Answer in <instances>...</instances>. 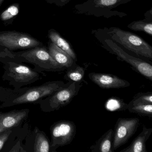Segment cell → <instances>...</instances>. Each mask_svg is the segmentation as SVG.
Listing matches in <instances>:
<instances>
[{
	"mask_svg": "<svg viewBox=\"0 0 152 152\" xmlns=\"http://www.w3.org/2000/svg\"><path fill=\"white\" fill-rule=\"evenodd\" d=\"M66 83L60 80L47 82L39 86L25 87L15 90V92L0 105V108L11 107L24 104H39Z\"/></svg>",
	"mask_w": 152,
	"mask_h": 152,
	"instance_id": "obj_1",
	"label": "cell"
},
{
	"mask_svg": "<svg viewBox=\"0 0 152 152\" xmlns=\"http://www.w3.org/2000/svg\"><path fill=\"white\" fill-rule=\"evenodd\" d=\"M2 79L8 82L14 89L18 90L32 84L42 79V73L20 63L10 62L4 64Z\"/></svg>",
	"mask_w": 152,
	"mask_h": 152,
	"instance_id": "obj_2",
	"label": "cell"
},
{
	"mask_svg": "<svg viewBox=\"0 0 152 152\" xmlns=\"http://www.w3.org/2000/svg\"><path fill=\"white\" fill-rule=\"evenodd\" d=\"M110 39L137 56L152 59V47L139 36L117 27L107 30Z\"/></svg>",
	"mask_w": 152,
	"mask_h": 152,
	"instance_id": "obj_3",
	"label": "cell"
},
{
	"mask_svg": "<svg viewBox=\"0 0 152 152\" xmlns=\"http://www.w3.org/2000/svg\"><path fill=\"white\" fill-rule=\"evenodd\" d=\"M15 54L20 63L31 64L34 66V69L35 71L42 73L44 72H59L65 70L56 62L45 48L37 47Z\"/></svg>",
	"mask_w": 152,
	"mask_h": 152,
	"instance_id": "obj_4",
	"label": "cell"
},
{
	"mask_svg": "<svg viewBox=\"0 0 152 152\" xmlns=\"http://www.w3.org/2000/svg\"><path fill=\"white\" fill-rule=\"evenodd\" d=\"M132 1L133 0H88L75 6L74 11L77 14L96 17H104L107 18L117 16L122 18L127 15L122 12H113L112 10Z\"/></svg>",
	"mask_w": 152,
	"mask_h": 152,
	"instance_id": "obj_5",
	"label": "cell"
},
{
	"mask_svg": "<svg viewBox=\"0 0 152 152\" xmlns=\"http://www.w3.org/2000/svg\"><path fill=\"white\" fill-rule=\"evenodd\" d=\"M82 86V83L68 82L65 86L40 102L41 110L44 113H51L66 106L77 96Z\"/></svg>",
	"mask_w": 152,
	"mask_h": 152,
	"instance_id": "obj_6",
	"label": "cell"
},
{
	"mask_svg": "<svg viewBox=\"0 0 152 152\" xmlns=\"http://www.w3.org/2000/svg\"><path fill=\"white\" fill-rule=\"evenodd\" d=\"M50 132V152H55L59 147L72 143L76 135V127L72 121L62 120L51 125Z\"/></svg>",
	"mask_w": 152,
	"mask_h": 152,
	"instance_id": "obj_7",
	"label": "cell"
},
{
	"mask_svg": "<svg viewBox=\"0 0 152 152\" xmlns=\"http://www.w3.org/2000/svg\"><path fill=\"white\" fill-rule=\"evenodd\" d=\"M102 43L103 46L106 47L105 48L111 53L129 64L136 72L152 81V66L151 64L129 55L110 39H104Z\"/></svg>",
	"mask_w": 152,
	"mask_h": 152,
	"instance_id": "obj_8",
	"label": "cell"
},
{
	"mask_svg": "<svg viewBox=\"0 0 152 152\" xmlns=\"http://www.w3.org/2000/svg\"><path fill=\"white\" fill-rule=\"evenodd\" d=\"M139 125V118H118L113 130V152L126 144L136 132Z\"/></svg>",
	"mask_w": 152,
	"mask_h": 152,
	"instance_id": "obj_9",
	"label": "cell"
},
{
	"mask_svg": "<svg viewBox=\"0 0 152 152\" xmlns=\"http://www.w3.org/2000/svg\"><path fill=\"white\" fill-rule=\"evenodd\" d=\"M40 45L37 39L24 34L7 32L0 34V46L10 50L33 48Z\"/></svg>",
	"mask_w": 152,
	"mask_h": 152,
	"instance_id": "obj_10",
	"label": "cell"
},
{
	"mask_svg": "<svg viewBox=\"0 0 152 152\" xmlns=\"http://www.w3.org/2000/svg\"><path fill=\"white\" fill-rule=\"evenodd\" d=\"M30 112L28 108L6 113L0 112V134L6 131L21 127L28 118Z\"/></svg>",
	"mask_w": 152,
	"mask_h": 152,
	"instance_id": "obj_11",
	"label": "cell"
},
{
	"mask_svg": "<svg viewBox=\"0 0 152 152\" xmlns=\"http://www.w3.org/2000/svg\"><path fill=\"white\" fill-rule=\"evenodd\" d=\"M24 148L26 152H50V142L44 132L35 127L32 132H30L25 139Z\"/></svg>",
	"mask_w": 152,
	"mask_h": 152,
	"instance_id": "obj_12",
	"label": "cell"
},
{
	"mask_svg": "<svg viewBox=\"0 0 152 152\" xmlns=\"http://www.w3.org/2000/svg\"><path fill=\"white\" fill-rule=\"evenodd\" d=\"M88 77L92 82L101 88H121L131 85L127 81L111 74L91 72L89 74Z\"/></svg>",
	"mask_w": 152,
	"mask_h": 152,
	"instance_id": "obj_13",
	"label": "cell"
},
{
	"mask_svg": "<svg viewBox=\"0 0 152 152\" xmlns=\"http://www.w3.org/2000/svg\"><path fill=\"white\" fill-rule=\"evenodd\" d=\"M27 123L22 127L14 129L9 139L1 151L5 152H26L23 141L30 132Z\"/></svg>",
	"mask_w": 152,
	"mask_h": 152,
	"instance_id": "obj_14",
	"label": "cell"
},
{
	"mask_svg": "<svg viewBox=\"0 0 152 152\" xmlns=\"http://www.w3.org/2000/svg\"><path fill=\"white\" fill-rule=\"evenodd\" d=\"M152 128L143 127L142 131L133 140L131 144L120 152H147L146 142L151 136Z\"/></svg>",
	"mask_w": 152,
	"mask_h": 152,
	"instance_id": "obj_15",
	"label": "cell"
},
{
	"mask_svg": "<svg viewBox=\"0 0 152 152\" xmlns=\"http://www.w3.org/2000/svg\"><path fill=\"white\" fill-rule=\"evenodd\" d=\"M48 51L53 59L62 67L68 69L76 64L69 55L52 42L49 46Z\"/></svg>",
	"mask_w": 152,
	"mask_h": 152,
	"instance_id": "obj_16",
	"label": "cell"
},
{
	"mask_svg": "<svg viewBox=\"0 0 152 152\" xmlns=\"http://www.w3.org/2000/svg\"><path fill=\"white\" fill-rule=\"evenodd\" d=\"M113 130L110 129L90 148L92 152H113Z\"/></svg>",
	"mask_w": 152,
	"mask_h": 152,
	"instance_id": "obj_17",
	"label": "cell"
},
{
	"mask_svg": "<svg viewBox=\"0 0 152 152\" xmlns=\"http://www.w3.org/2000/svg\"><path fill=\"white\" fill-rule=\"evenodd\" d=\"M49 38L52 43L67 53L75 61H77V57L75 52L70 44L57 32L50 31L49 34Z\"/></svg>",
	"mask_w": 152,
	"mask_h": 152,
	"instance_id": "obj_18",
	"label": "cell"
},
{
	"mask_svg": "<svg viewBox=\"0 0 152 152\" xmlns=\"http://www.w3.org/2000/svg\"><path fill=\"white\" fill-rule=\"evenodd\" d=\"M64 78L68 82L82 83L85 75V70L82 66L75 64L66 69Z\"/></svg>",
	"mask_w": 152,
	"mask_h": 152,
	"instance_id": "obj_19",
	"label": "cell"
},
{
	"mask_svg": "<svg viewBox=\"0 0 152 152\" xmlns=\"http://www.w3.org/2000/svg\"><path fill=\"white\" fill-rule=\"evenodd\" d=\"M127 109L131 113L143 116H152V104H140L128 107Z\"/></svg>",
	"mask_w": 152,
	"mask_h": 152,
	"instance_id": "obj_20",
	"label": "cell"
},
{
	"mask_svg": "<svg viewBox=\"0 0 152 152\" xmlns=\"http://www.w3.org/2000/svg\"><path fill=\"white\" fill-rule=\"evenodd\" d=\"M128 27L132 31L144 32L151 36L152 35V22H146L145 20L134 21L128 25Z\"/></svg>",
	"mask_w": 152,
	"mask_h": 152,
	"instance_id": "obj_21",
	"label": "cell"
},
{
	"mask_svg": "<svg viewBox=\"0 0 152 152\" xmlns=\"http://www.w3.org/2000/svg\"><path fill=\"white\" fill-rule=\"evenodd\" d=\"M140 104H152V92L138 93L128 104V107Z\"/></svg>",
	"mask_w": 152,
	"mask_h": 152,
	"instance_id": "obj_22",
	"label": "cell"
},
{
	"mask_svg": "<svg viewBox=\"0 0 152 152\" xmlns=\"http://www.w3.org/2000/svg\"><path fill=\"white\" fill-rule=\"evenodd\" d=\"M10 62L21 63L15 53H12L7 48L4 50L0 49V62L4 64Z\"/></svg>",
	"mask_w": 152,
	"mask_h": 152,
	"instance_id": "obj_23",
	"label": "cell"
},
{
	"mask_svg": "<svg viewBox=\"0 0 152 152\" xmlns=\"http://www.w3.org/2000/svg\"><path fill=\"white\" fill-rule=\"evenodd\" d=\"M19 13L18 7L15 5L10 6L4 11L1 15V18L3 21L9 20L18 15Z\"/></svg>",
	"mask_w": 152,
	"mask_h": 152,
	"instance_id": "obj_24",
	"label": "cell"
},
{
	"mask_svg": "<svg viewBox=\"0 0 152 152\" xmlns=\"http://www.w3.org/2000/svg\"><path fill=\"white\" fill-rule=\"evenodd\" d=\"M14 92V89L7 87H0V103L6 101Z\"/></svg>",
	"mask_w": 152,
	"mask_h": 152,
	"instance_id": "obj_25",
	"label": "cell"
},
{
	"mask_svg": "<svg viewBox=\"0 0 152 152\" xmlns=\"http://www.w3.org/2000/svg\"><path fill=\"white\" fill-rule=\"evenodd\" d=\"M14 129L6 131L0 134V151H1L5 144L9 139Z\"/></svg>",
	"mask_w": 152,
	"mask_h": 152,
	"instance_id": "obj_26",
	"label": "cell"
},
{
	"mask_svg": "<svg viewBox=\"0 0 152 152\" xmlns=\"http://www.w3.org/2000/svg\"><path fill=\"white\" fill-rule=\"evenodd\" d=\"M59 1L61 2L62 6H63V5H66V4L69 3L71 1V0H59Z\"/></svg>",
	"mask_w": 152,
	"mask_h": 152,
	"instance_id": "obj_27",
	"label": "cell"
},
{
	"mask_svg": "<svg viewBox=\"0 0 152 152\" xmlns=\"http://www.w3.org/2000/svg\"><path fill=\"white\" fill-rule=\"evenodd\" d=\"M3 0H0V5L1 4L2 2H3Z\"/></svg>",
	"mask_w": 152,
	"mask_h": 152,
	"instance_id": "obj_28",
	"label": "cell"
}]
</instances>
